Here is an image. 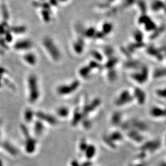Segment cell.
I'll return each mask as SVG.
<instances>
[{"label":"cell","mask_w":166,"mask_h":166,"mask_svg":"<svg viewBox=\"0 0 166 166\" xmlns=\"http://www.w3.org/2000/svg\"><path fill=\"white\" fill-rule=\"evenodd\" d=\"M42 44L46 51L53 61L58 62L60 60L62 57L61 52L54 41L49 36L44 37L42 40Z\"/></svg>","instance_id":"obj_1"},{"label":"cell","mask_w":166,"mask_h":166,"mask_svg":"<svg viewBox=\"0 0 166 166\" xmlns=\"http://www.w3.org/2000/svg\"><path fill=\"white\" fill-rule=\"evenodd\" d=\"M29 89V100L32 103H34L38 99L40 96L38 78L35 74H30L28 78Z\"/></svg>","instance_id":"obj_2"},{"label":"cell","mask_w":166,"mask_h":166,"mask_svg":"<svg viewBox=\"0 0 166 166\" xmlns=\"http://www.w3.org/2000/svg\"><path fill=\"white\" fill-rule=\"evenodd\" d=\"M79 86V82L74 81L69 85H62L57 88V92L61 95H68L75 91Z\"/></svg>","instance_id":"obj_3"},{"label":"cell","mask_w":166,"mask_h":166,"mask_svg":"<svg viewBox=\"0 0 166 166\" xmlns=\"http://www.w3.org/2000/svg\"><path fill=\"white\" fill-rule=\"evenodd\" d=\"M160 147V142L158 140H149L144 143L141 147L142 151L153 153Z\"/></svg>","instance_id":"obj_4"},{"label":"cell","mask_w":166,"mask_h":166,"mask_svg":"<svg viewBox=\"0 0 166 166\" xmlns=\"http://www.w3.org/2000/svg\"><path fill=\"white\" fill-rule=\"evenodd\" d=\"M133 97L130 95L129 92L127 90L122 91L119 97L115 100V105L117 106H122L126 104L129 103L133 100Z\"/></svg>","instance_id":"obj_5"},{"label":"cell","mask_w":166,"mask_h":166,"mask_svg":"<svg viewBox=\"0 0 166 166\" xmlns=\"http://www.w3.org/2000/svg\"><path fill=\"white\" fill-rule=\"evenodd\" d=\"M33 43L30 40H22L17 41L14 44V47L17 51H26L33 47Z\"/></svg>","instance_id":"obj_6"},{"label":"cell","mask_w":166,"mask_h":166,"mask_svg":"<svg viewBox=\"0 0 166 166\" xmlns=\"http://www.w3.org/2000/svg\"><path fill=\"white\" fill-rule=\"evenodd\" d=\"M131 128L136 130L138 132H144L148 129V126L142 121H139L136 119H133L129 121Z\"/></svg>","instance_id":"obj_7"},{"label":"cell","mask_w":166,"mask_h":166,"mask_svg":"<svg viewBox=\"0 0 166 166\" xmlns=\"http://www.w3.org/2000/svg\"><path fill=\"white\" fill-rule=\"evenodd\" d=\"M127 135L132 141L136 143H142L143 141V137L140 132L133 129V128H131V129L128 130V132L127 133Z\"/></svg>","instance_id":"obj_8"},{"label":"cell","mask_w":166,"mask_h":166,"mask_svg":"<svg viewBox=\"0 0 166 166\" xmlns=\"http://www.w3.org/2000/svg\"><path fill=\"white\" fill-rule=\"evenodd\" d=\"M149 115L153 117L159 118L166 116V109H163L158 106H153L149 110Z\"/></svg>","instance_id":"obj_9"},{"label":"cell","mask_w":166,"mask_h":166,"mask_svg":"<svg viewBox=\"0 0 166 166\" xmlns=\"http://www.w3.org/2000/svg\"><path fill=\"white\" fill-rule=\"evenodd\" d=\"M134 97L136 99L138 103L140 105H143L146 101V94L143 91L140 89L137 88L134 90Z\"/></svg>","instance_id":"obj_10"},{"label":"cell","mask_w":166,"mask_h":166,"mask_svg":"<svg viewBox=\"0 0 166 166\" xmlns=\"http://www.w3.org/2000/svg\"><path fill=\"white\" fill-rule=\"evenodd\" d=\"M23 58L24 61L28 64L29 65L33 66L35 65L37 62V57L35 53L32 52H28L26 53L24 56Z\"/></svg>","instance_id":"obj_11"},{"label":"cell","mask_w":166,"mask_h":166,"mask_svg":"<svg viewBox=\"0 0 166 166\" xmlns=\"http://www.w3.org/2000/svg\"><path fill=\"white\" fill-rule=\"evenodd\" d=\"M100 103H101V101L100 99L94 100L90 104H89L88 105H87L85 107L84 111H83V114H88L90 113V112L94 111V109L97 108V107L100 105Z\"/></svg>","instance_id":"obj_12"},{"label":"cell","mask_w":166,"mask_h":166,"mask_svg":"<svg viewBox=\"0 0 166 166\" xmlns=\"http://www.w3.org/2000/svg\"><path fill=\"white\" fill-rule=\"evenodd\" d=\"M36 116H38V118L41 119L42 121L47 122L48 123H49V124H51L54 125L57 123V121L54 117L49 115L44 114L43 113H42V112H38V113L36 114Z\"/></svg>","instance_id":"obj_13"},{"label":"cell","mask_w":166,"mask_h":166,"mask_svg":"<svg viewBox=\"0 0 166 166\" xmlns=\"http://www.w3.org/2000/svg\"><path fill=\"white\" fill-rule=\"evenodd\" d=\"M148 76L147 69H143V73L141 74H135L132 76L133 78L139 83H143L146 81Z\"/></svg>","instance_id":"obj_14"},{"label":"cell","mask_w":166,"mask_h":166,"mask_svg":"<svg viewBox=\"0 0 166 166\" xmlns=\"http://www.w3.org/2000/svg\"><path fill=\"white\" fill-rule=\"evenodd\" d=\"M121 120H122V115L119 112H115L112 115L111 117V124L117 126L121 124Z\"/></svg>","instance_id":"obj_15"},{"label":"cell","mask_w":166,"mask_h":166,"mask_svg":"<svg viewBox=\"0 0 166 166\" xmlns=\"http://www.w3.org/2000/svg\"><path fill=\"white\" fill-rule=\"evenodd\" d=\"M85 156L88 159H90L94 157L96 154V148L93 144H88V147L84 151Z\"/></svg>","instance_id":"obj_16"},{"label":"cell","mask_w":166,"mask_h":166,"mask_svg":"<svg viewBox=\"0 0 166 166\" xmlns=\"http://www.w3.org/2000/svg\"><path fill=\"white\" fill-rule=\"evenodd\" d=\"M36 146V142L33 138H27V140L26 142L25 148L26 150L28 153H32L35 151Z\"/></svg>","instance_id":"obj_17"},{"label":"cell","mask_w":166,"mask_h":166,"mask_svg":"<svg viewBox=\"0 0 166 166\" xmlns=\"http://www.w3.org/2000/svg\"><path fill=\"white\" fill-rule=\"evenodd\" d=\"M26 30V28L24 26H12L9 28V31L13 32L15 34H21L24 33Z\"/></svg>","instance_id":"obj_18"},{"label":"cell","mask_w":166,"mask_h":166,"mask_svg":"<svg viewBox=\"0 0 166 166\" xmlns=\"http://www.w3.org/2000/svg\"><path fill=\"white\" fill-rule=\"evenodd\" d=\"M108 137L113 142H120V141H122L123 139V136L121 134V133L117 132V131L112 132L111 133H110V135H108Z\"/></svg>","instance_id":"obj_19"},{"label":"cell","mask_w":166,"mask_h":166,"mask_svg":"<svg viewBox=\"0 0 166 166\" xmlns=\"http://www.w3.org/2000/svg\"><path fill=\"white\" fill-rule=\"evenodd\" d=\"M141 21L142 23H145L147 24L146 27L147 30H153L154 28V24H153V22H151V20H149V18L147 17H142L140 20Z\"/></svg>","instance_id":"obj_20"},{"label":"cell","mask_w":166,"mask_h":166,"mask_svg":"<svg viewBox=\"0 0 166 166\" xmlns=\"http://www.w3.org/2000/svg\"><path fill=\"white\" fill-rule=\"evenodd\" d=\"M103 142L105 144H106L107 146H108L109 147H110L111 148H116V145L115 143L111 140L110 137H108V135L104 136L103 137Z\"/></svg>","instance_id":"obj_21"},{"label":"cell","mask_w":166,"mask_h":166,"mask_svg":"<svg viewBox=\"0 0 166 166\" xmlns=\"http://www.w3.org/2000/svg\"><path fill=\"white\" fill-rule=\"evenodd\" d=\"M3 147L5 148L6 151H8L9 153H10V154L15 155L17 154V150H16L15 148L10 145V144H9V143H4L3 144Z\"/></svg>","instance_id":"obj_22"},{"label":"cell","mask_w":166,"mask_h":166,"mask_svg":"<svg viewBox=\"0 0 166 166\" xmlns=\"http://www.w3.org/2000/svg\"><path fill=\"white\" fill-rule=\"evenodd\" d=\"M83 116V115L82 113H79L78 111L76 112V113H74V115L73 119V121H72L73 125H74V126L77 125L78 123L80 121L82 120Z\"/></svg>","instance_id":"obj_23"},{"label":"cell","mask_w":166,"mask_h":166,"mask_svg":"<svg viewBox=\"0 0 166 166\" xmlns=\"http://www.w3.org/2000/svg\"><path fill=\"white\" fill-rule=\"evenodd\" d=\"M49 9H44L41 12V15H42V19H43L44 21L46 23L49 22L51 20V16H50V13H49Z\"/></svg>","instance_id":"obj_24"},{"label":"cell","mask_w":166,"mask_h":166,"mask_svg":"<svg viewBox=\"0 0 166 166\" xmlns=\"http://www.w3.org/2000/svg\"><path fill=\"white\" fill-rule=\"evenodd\" d=\"M73 49L76 52L81 53L83 50V44L81 42H75L73 44Z\"/></svg>","instance_id":"obj_25"},{"label":"cell","mask_w":166,"mask_h":166,"mask_svg":"<svg viewBox=\"0 0 166 166\" xmlns=\"http://www.w3.org/2000/svg\"><path fill=\"white\" fill-rule=\"evenodd\" d=\"M90 73V68L88 67H84L80 69L79 74L80 76L83 78H88Z\"/></svg>","instance_id":"obj_26"},{"label":"cell","mask_w":166,"mask_h":166,"mask_svg":"<svg viewBox=\"0 0 166 166\" xmlns=\"http://www.w3.org/2000/svg\"><path fill=\"white\" fill-rule=\"evenodd\" d=\"M1 13H2V15L4 17V20H7L9 19V14L8 13V9L6 6V5L3 4L1 6Z\"/></svg>","instance_id":"obj_27"},{"label":"cell","mask_w":166,"mask_h":166,"mask_svg":"<svg viewBox=\"0 0 166 166\" xmlns=\"http://www.w3.org/2000/svg\"><path fill=\"white\" fill-rule=\"evenodd\" d=\"M33 112H32L31 110H26L25 113V120L28 122H30L33 119Z\"/></svg>","instance_id":"obj_28"},{"label":"cell","mask_w":166,"mask_h":166,"mask_svg":"<svg viewBox=\"0 0 166 166\" xmlns=\"http://www.w3.org/2000/svg\"><path fill=\"white\" fill-rule=\"evenodd\" d=\"M68 113H69V111L66 108H60L58 110V115H60V116H62V117L67 116L68 115Z\"/></svg>","instance_id":"obj_29"},{"label":"cell","mask_w":166,"mask_h":166,"mask_svg":"<svg viewBox=\"0 0 166 166\" xmlns=\"http://www.w3.org/2000/svg\"><path fill=\"white\" fill-rule=\"evenodd\" d=\"M88 144L87 142L85 141L84 139H82V140H81V142H80V144H79L80 150L84 152L85 150V149H86V148L88 147Z\"/></svg>","instance_id":"obj_30"},{"label":"cell","mask_w":166,"mask_h":166,"mask_svg":"<svg viewBox=\"0 0 166 166\" xmlns=\"http://www.w3.org/2000/svg\"><path fill=\"white\" fill-rule=\"evenodd\" d=\"M42 129H43V126L41 124L40 122H36V124H35V131L37 133H41V132L42 131Z\"/></svg>","instance_id":"obj_31"},{"label":"cell","mask_w":166,"mask_h":166,"mask_svg":"<svg viewBox=\"0 0 166 166\" xmlns=\"http://www.w3.org/2000/svg\"><path fill=\"white\" fill-rule=\"evenodd\" d=\"M4 35H5V38L4 39L5 41H6V42H10L12 41L13 36L11 35V34H10V31L7 30V31L6 32V33H5Z\"/></svg>","instance_id":"obj_32"},{"label":"cell","mask_w":166,"mask_h":166,"mask_svg":"<svg viewBox=\"0 0 166 166\" xmlns=\"http://www.w3.org/2000/svg\"><path fill=\"white\" fill-rule=\"evenodd\" d=\"M156 94L160 97L166 99V89L158 90L156 91Z\"/></svg>","instance_id":"obj_33"},{"label":"cell","mask_w":166,"mask_h":166,"mask_svg":"<svg viewBox=\"0 0 166 166\" xmlns=\"http://www.w3.org/2000/svg\"><path fill=\"white\" fill-rule=\"evenodd\" d=\"M5 24V21H4V22L2 23L1 24H0V35H4L5 33L7 31V30H6V26L4 25Z\"/></svg>","instance_id":"obj_34"},{"label":"cell","mask_w":166,"mask_h":166,"mask_svg":"<svg viewBox=\"0 0 166 166\" xmlns=\"http://www.w3.org/2000/svg\"><path fill=\"white\" fill-rule=\"evenodd\" d=\"M112 28V25L109 24H106L103 26V30L105 32H106V33H108L111 30Z\"/></svg>","instance_id":"obj_35"},{"label":"cell","mask_w":166,"mask_h":166,"mask_svg":"<svg viewBox=\"0 0 166 166\" xmlns=\"http://www.w3.org/2000/svg\"><path fill=\"white\" fill-rule=\"evenodd\" d=\"M94 33V30L92 28H89L87 31H85V35L88 37L92 36Z\"/></svg>","instance_id":"obj_36"},{"label":"cell","mask_w":166,"mask_h":166,"mask_svg":"<svg viewBox=\"0 0 166 166\" xmlns=\"http://www.w3.org/2000/svg\"><path fill=\"white\" fill-rule=\"evenodd\" d=\"M0 46L3 47L4 48H8L6 45V42L4 38H0Z\"/></svg>","instance_id":"obj_37"},{"label":"cell","mask_w":166,"mask_h":166,"mask_svg":"<svg viewBox=\"0 0 166 166\" xmlns=\"http://www.w3.org/2000/svg\"><path fill=\"white\" fill-rule=\"evenodd\" d=\"M83 126L85 128H88L90 127L91 123L89 121L85 120V121H83Z\"/></svg>","instance_id":"obj_38"},{"label":"cell","mask_w":166,"mask_h":166,"mask_svg":"<svg viewBox=\"0 0 166 166\" xmlns=\"http://www.w3.org/2000/svg\"><path fill=\"white\" fill-rule=\"evenodd\" d=\"M72 166H83V165H80L79 163L77 161H76V160H73L72 163Z\"/></svg>","instance_id":"obj_39"},{"label":"cell","mask_w":166,"mask_h":166,"mask_svg":"<svg viewBox=\"0 0 166 166\" xmlns=\"http://www.w3.org/2000/svg\"><path fill=\"white\" fill-rule=\"evenodd\" d=\"M128 166H146V165L143 164V163H140V164H137L135 165H133V164H131Z\"/></svg>","instance_id":"obj_40"},{"label":"cell","mask_w":166,"mask_h":166,"mask_svg":"<svg viewBox=\"0 0 166 166\" xmlns=\"http://www.w3.org/2000/svg\"><path fill=\"white\" fill-rule=\"evenodd\" d=\"M160 166H166V162H164L160 164Z\"/></svg>","instance_id":"obj_41"},{"label":"cell","mask_w":166,"mask_h":166,"mask_svg":"<svg viewBox=\"0 0 166 166\" xmlns=\"http://www.w3.org/2000/svg\"><path fill=\"white\" fill-rule=\"evenodd\" d=\"M2 86V83H1V77L0 76V88Z\"/></svg>","instance_id":"obj_42"},{"label":"cell","mask_w":166,"mask_h":166,"mask_svg":"<svg viewBox=\"0 0 166 166\" xmlns=\"http://www.w3.org/2000/svg\"><path fill=\"white\" fill-rule=\"evenodd\" d=\"M59 1L60 2H62V3H65V2H67V1H68V0H59Z\"/></svg>","instance_id":"obj_43"},{"label":"cell","mask_w":166,"mask_h":166,"mask_svg":"<svg viewBox=\"0 0 166 166\" xmlns=\"http://www.w3.org/2000/svg\"><path fill=\"white\" fill-rule=\"evenodd\" d=\"M0 166H3V163L1 160H0Z\"/></svg>","instance_id":"obj_44"},{"label":"cell","mask_w":166,"mask_h":166,"mask_svg":"<svg viewBox=\"0 0 166 166\" xmlns=\"http://www.w3.org/2000/svg\"><path fill=\"white\" fill-rule=\"evenodd\" d=\"M165 145H166V135H165Z\"/></svg>","instance_id":"obj_45"},{"label":"cell","mask_w":166,"mask_h":166,"mask_svg":"<svg viewBox=\"0 0 166 166\" xmlns=\"http://www.w3.org/2000/svg\"><path fill=\"white\" fill-rule=\"evenodd\" d=\"M0 123H1V121H0Z\"/></svg>","instance_id":"obj_46"}]
</instances>
